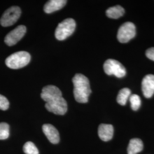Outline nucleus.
Here are the masks:
<instances>
[{
  "mask_svg": "<svg viewBox=\"0 0 154 154\" xmlns=\"http://www.w3.org/2000/svg\"><path fill=\"white\" fill-rule=\"evenodd\" d=\"M30 54L24 51H18L9 56L5 60L6 65L12 69H18L26 66L30 62Z\"/></svg>",
  "mask_w": 154,
  "mask_h": 154,
  "instance_id": "2",
  "label": "nucleus"
},
{
  "mask_svg": "<svg viewBox=\"0 0 154 154\" xmlns=\"http://www.w3.org/2000/svg\"><path fill=\"white\" fill-rule=\"evenodd\" d=\"M23 152L26 154H39L38 149L32 142L25 143L23 147Z\"/></svg>",
  "mask_w": 154,
  "mask_h": 154,
  "instance_id": "18",
  "label": "nucleus"
},
{
  "mask_svg": "<svg viewBox=\"0 0 154 154\" xmlns=\"http://www.w3.org/2000/svg\"><path fill=\"white\" fill-rule=\"evenodd\" d=\"M21 11L18 6H11L3 14L0 20L2 26L7 27L14 25L21 16Z\"/></svg>",
  "mask_w": 154,
  "mask_h": 154,
  "instance_id": "6",
  "label": "nucleus"
},
{
  "mask_svg": "<svg viewBox=\"0 0 154 154\" xmlns=\"http://www.w3.org/2000/svg\"><path fill=\"white\" fill-rule=\"evenodd\" d=\"M143 149V143L141 139L134 138L130 140L127 148L128 154H137Z\"/></svg>",
  "mask_w": 154,
  "mask_h": 154,
  "instance_id": "14",
  "label": "nucleus"
},
{
  "mask_svg": "<svg viewBox=\"0 0 154 154\" xmlns=\"http://www.w3.org/2000/svg\"><path fill=\"white\" fill-rule=\"evenodd\" d=\"M146 55L149 60L154 61V48H151L147 50Z\"/></svg>",
  "mask_w": 154,
  "mask_h": 154,
  "instance_id": "21",
  "label": "nucleus"
},
{
  "mask_svg": "<svg viewBox=\"0 0 154 154\" xmlns=\"http://www.w3.org/2000/svg\"><path fill=\"white\" fill-rule=\"evenodd\" d=\"M98 133L102 140L104 142L109 141L113 137L114 127L111 125L101 124L98 127Z\"/></svg>",
  "mask_w": 154,
  "mask_h": 154,
  "instance_id": "12",
  "label": "nucleus"
},
{
  "mask_svg": "<svg viewBox=\"0 0 154 154\" xmlns=\"http://www.w3.org/2000/svg\"><path fill=\"white\" fill-rule=\"evenodd\" d=\"M131 107L134 111H137L141 106V99L137 94H132L130 97Z\"/></svg>",
  "mask_w": 154,
  "mask_h": 154,
  "instance_id": "19",
  "label": "nucleus"
},
{
  "mask_svg": "<svg viewBox=\"0 0 154 154\" xmlns=\"http://www.w3.org/2000/svg\"><path fill=\"white\" fill-rule=\"evenodd\" d=\"M136 35V28L135 25L131 22H127L122 25L119 28L117 38L121 43H127Z\"/></svg>",
  "mask_w": 154,
  "mask_h": 154,
  "instance_id": "5",
  "label": "nucleus"
},
{
  "mask_svg": "<svg viewBox=\"0 0 154 154\" xmlns=\"http://www.w3.org/2000/svg\"><path fill=\"white\" fill-rule=\"evenodd\" d=\"M76 27V23L72 18H67L60 23L56 28L55 38L62 41L68 38L74 33Z\"/></svg>",
  "mask_w": 154,
  "mask_h": 154,
  "instance_id": "3",
  "label": "nucleus"
},
{
  "mask_svg": "<svg viewBox=\"0 0 154 154\" xmlns=\"http://www.w3.org/2000/svg\"><path fill=\"white\" fill-rule=\"evenodd\" d=\"M26 32V28L25 26L19 25L6 35L4 40L6 44L9 46L16 44L23 38Z\"/></svg>",
  "mask_w": 154,
  "mask_h": 154,
  "instance_id": "8",
  "label": "nucleus"
},
{
  "mask_svg": "<svg viewBox=\"0 0 154 154\" xmlns=\"http://www.w3.org/2000/svg\"><path fill=\"white\" fill-rule=\"evenodd\" d=\"M9 107V102L5 97L0 94V110H8Z\"/></svg>",
  "mask_w": 154,
  "mask_h": 154,
  "instance_id": "20",
  "label": "nucleus"
},
{
  "mask_svg": "<svg viewBox=\"0 0 154 154\" xmlns=\"http://www.w3.org/2000/svg\"><path fill=\"white\" fill-rule=\"evenodd\" d=\"M61 90L54 85H48L42 88L41 97L46 103L62 97Z\"/></svg>",
  "mask_w": 154,
  "mask_h": 154,
  "instance_id": "9",
  "label": "nucleus"
},
{
  "mask_svg": "<svg viewBox=\"0 0 154 154\" xmlns=\"http://www.w3.org/2000/svg\"><path fill=\"white\" fill-rule=\"evenodd\" d=\"M125 13V9L121 6L116 5L111 7L106 11V15L109 18L117 19L122 16Z\"/></svg>",
  "mask_w": 154,
  "mask_h": 154,
  "instance_id": "15",
  "label": "nucleus"
},
{
  "mask_svg": "<svg viewBox=\"0 0 154 154\" xmlns=\"http://www.w3.org/2000/svg\"><path fill=\"white\" fill-rule=\"evenodd\" d=\"M72 81L74 85V96L75 100L81 103L88 102V97L91 93L88 78L81 74H77Z\"/></svg>",
  "mask_w": 154,
  "mask_h": 154,
  "instance_id": "1",
  "label": "nucleus"
},
{
  "mask_svg": "<svg viewBox=\"0 0 154 154\" xmlns=\"http://www.w3.org/2000/svg\"><path fill=\"white\" fill-rule=\"evenodd\" d=\"M143 95L146 98H150L154 94V75L148 74L143 78L142 82Z\"/></svg>",
  "mask_w": 154,
  "mask_h": 154,
  "instance_id": "10",
  "label": "nucleus"
},
{
  "mask_svg": "<svg viewBox=\"0 0 154 154\" xmlns=\"http://www.w3.org/2000/svg\"><path fill=\"white\" fill-rule=\"evenodd\" d=\"M105 73L109 75H115L118 78L125 77L126 70L125 67L119 61L113 59L106 60L103 65Z\"/></svg>",
  "mask_w": 154,
  "mask_h": 154,
  "instance_id": "4",
  "label": "nucleus"
},
{
  "mask_svg": "<svg viewBox=\"0 0 154 154\" xmlns=\"http://www.w3.org/2000/svg\"><path fill=\"white\" fill-rule=\"evenodd\" d=\"M42 131L50 142L53 144L59 143L60 137L58 131L55 127L50 124H45L42 126Z\"/></svg>",
  "mask_w": 154,
  "mask_h": 154,
  "instance_id": "11",
  "label": "nucleus"
},
{
  "mask_svg": "<svg viewBox=\"0 0 154 154\" xmlns=\"http://www.w3.org/2000/svg\"><path fill=\"white\" fill-rule=\"evenodd\" d=\"M9 125L6 123H0V140H4L9 138L10 134Z\"/></svg>",
  "mask_w": 154,
  "mask_h": 154,
  "instance_id": "17",
  "label": "nucleus"
},
{
  "mask_svg": "<svg viewBox=\"0 0 154 154\" xmlns=\"http://www.w3.org/2000/svg\"><path fill=\"white\" fill-rule=\"evenodd\" d=\"M45 107L49 112L60 116L65 115L67 111V102L62 97L46 103Z\"/></svg>",
  "mask_w": 154,
  "mask_h": 154,
  "instance_id": "7",
  "label": "nucleus"
},
{
  "mask_svg": "<svg viewBox=\"0 0 154 154\" xmlns=\"http://www.w3.org/2000/svg\"><path fill=\"white\" fill-rule=\"evenodd\" d=\"M67 3L66 0H51L45 4L44 8L45 12L51 13L63 8Z\"/></svg>",
  "mask_w": 154,
  "mask_h": 154,
  "instance_id": "13",
  "label": "nucleus"
},
{
  "mask_svg": "<svg viewBox=\"0 0 154 154\" xmlns=\"http://www.w3.org/2000/svg\"><path fill=\"white\" fill-rule=\"evenodd\" d=\"M131 95V90L128 88H123L121 89L116 98L117 102L122 106H125L126 104L127 101Z\"/></svg>",
  "mask_w": 154,
  "mask_h": 154,
  "instance_id": "16",
  "label": "nucleus"
}]
</instances>
